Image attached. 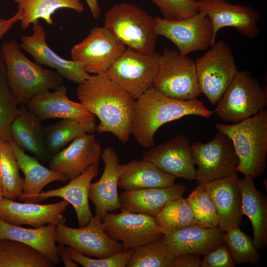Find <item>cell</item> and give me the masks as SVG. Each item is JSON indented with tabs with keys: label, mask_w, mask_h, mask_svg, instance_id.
Instances as JSON below:
<instances>
[{
	"label": "cell",
	"mask_w": 267,
	"mask_h": 267,
	"mask_svg": "<svg viewBox=\"0 0 267 267\" xmlns=\"http://www.w3.org/2000/svg\"><path fill=\"white\" fill-rule=\"evenodd\" d=\"M80 101L99 120L96 131L110 133L127 142L131 135L135 100L111 80L105 73L90 74L79 85Z\"/></svg>",
	"instance_id": "6da1fadb"
},
{
	"label": "cell",
	"mask_w": 267,
	"mask_h": 267,
	"mask_svg": "<svg viewBox=\"0 0 267 267\" xmlns=\"http://www.w3.org/2000/svg\"><path fill=\"white\" fill-rule=\"evenodd\" d=\"M214 113L197 98L178 100L151 87L135 101L131 135L141 146L151 148L156 131L164 124L188 115L209 118Z\"/></svg>",
	"instance_id": "7a4b0ae2"
},
{
	"label": "cell",
	"mask_w": 267,
	"mask_h": 267,
	"mask_svg": "<svg viewBox=\"0 0 267 267\" xmlns=\"http://www.w3.org/2000/svg\"><path fill=\"white\" fill-rule=\"evenodd\" d=\"M15 40L4 41L0 53L4 62L10 89L19 105H25L34 96L58 89L63 78L56 71L45 69L27 58Z\"/></svg>",
	"instance_id": "3957f363"
},
{
	"label": "cell",
	"mask_w": 267,
	"mask_h": 267,
	"mask_svg": "<svg viewBox=\"0 0 267 267\" xmlns=\"http://www.w3.org/2000/svg\"><path fill=\"white\" fill-rule=\"evenodd\" d=\"M216 127L233 143L238 158L237 171L253 178L261 176L266 168L267 110L237 123H219Z\"/></svg>",
	"instance_id": "277c9868"
},
{
	"label": "cell",
	"mask_w": 267,
	"mask_h": 267,
	"mask_svg": "<svg viewBox=\"0 0 267 267\" xmlns=\"http://www.w3.org/2000/svg\"><path fill=\"white\" fill-rule=\"evenodd\" d=\"M104 27L125 46L149 54L155 51L158 35L155 18L138 6L116 4L105 13Z\"/></svg>",
	"instance_id": "5b68a950"
},
{
	"label": "cell",
	"mask_w": 267,
	"mask_h": 267,
	"mask_svg": "<svg viewBox=\"0 0 267 267\" xmlns=\"http://www.w3.org/2000/svg\"><path fill=\"white\" fill-rule=\"evenodd\" d=\"M214 110L222 120L239 123L267 106V90L249 71H238Z\"/></svg>",
	"instance_id": "8992f818"
},
{
	"label": "cell",
	"mask_w": 267,
	"mask_h": 267,
	"mask_svg": "<svg viewBox=\"0 0 267 267\" xmlns=\"http://www.w3.org/2000/svg\"><path fill=\"white\" fill-rule=\"evenodd\" d=\"M152 87L168 97L182 100L201 95L195 61L178 51L165 48L160 54Z\"/></svg>",
	"instance_id": "52a82bcc"
},
{
	"label": "cell",
	"mask_w": 267,
	"mask_h": 267,
	"mask_svg": "<svg viewBox=\"0 0 267 267\" xmlns=\"http://www.w3.org/2000/svg\"><path fill=\"white\" fill-rule=\"evenodd\" d=\"M210 47L196 59L195 63L200 92L215 105L238 71L232 48L227 43L219 40Z\"/></svg>",
	"instance_id": "ba28073f"
},
{
	"label": "cell",
	"mask_w": 267,
	"mask_h": 267,
	"mask_svg": "<svg viewBox=\"0 0 267 267\" xmlns=\"http://www.w3.org/2000/svg\"><path fill=\"white\" fill-rule=\"evenodd\" d=\"M160 56L156 51L146 54L127 47L105 73L136 100L152 87Z\"/></svg>",
	"instance_id": "9c48e42d"
},
{
	"label": "cell",
	"mask_w": 267,
	"mask_h": 267,
	"mask_svg": "<svg viewBox=\"0 0 267 267\" xmlns=\"http://www.w3.org/2000/svg\"><path fill=\"white\" fill-rule=\"evenodd\" d=\"M197 169L196 179L204 184L237 173L238 158L231 139L219 132L210 141L191 145Z\"/></svg>",
	"instance_id": "30bf717a"
},
{
	"label": "cell",
	"mask_w": 267,
	"mask_h": 267,
	"mask_svg": "<svg viewBox=\"0 0 267 267\" xmlns=\"http://www.w3.org/2000/svg\"><path fill=\"white\" fill-rule=\"evenodd\" d=\"M55 239L56 242L84 255L97 258L108 257L126 249L122 243L106 234L101 217L96 214L87 225L81 227L72 228L65 223L57 225Z\"/></svg>",
	"instance_id": "8fae6325"
},
{
	"label": "cell",
	"mask_w": 267,
	"mask_h": 267,
	"mask_svg": "<svg viewBox=\"0 0 267 267\" xmlns=\"http://www.w3.org/2000/svg\"><path fill=\"white\" fill-rule=\"evenodd\" d=\"M155 25L158 36L170 40L182 55L206 50L212 45V23L202 10L191 17L178 21H169L156 17Z\"/></svg>",
	"instance_id": "7c38bea8"
},
{
	"label": "cell",
	"mask_w": 267,
	"mask_h": 267,
	"mask_svg": "<svg viewBox=\"0 0 267 267\" xmlns=\"http://www.w3.org/2000/svg\"><path fill=\"white\" fill-rule=\"evenodd\" d=\"M105 232L112 239L121 241L124 248L135 249L167 233L153 217L121 211L107 213L102 219Z\"/></svg>",
	"instance_id": "4fadbf2b"
},
{
	"label": "cell",
	"mask_w": 267,
	"mask_h": 267,
	"mask_svg": "<svg viewBox=\"0 0 267 267\" xmlns=\"http://www.w3.org/2000/svg\"><path fill=\"white\" fill-rule=\"evenodd\" d=\"M125 46L104 26L93 27L71 49L72 60L82 63L89 74L105 73L123 53Z\"/></svg>",
	"instance_id": "5bb4252c"
},
{
	"label": "cell",
	"mask_w": 267,
	"mask_h": 267,
	"mask_svg": "<svg viewBox=\"0 0 267 267\" xmlns=\"http://www.w3.org/2000/svg\"><path fill=\"white\" fill-rule=\"evenodd\" d=\"M200 10L209 17L212 25V45L219 30L233 27L244 37L256 38L259 34L260 13L252 6L233 4L226 0H198Z\"/></svg>",
	"instance_id": "9a60e30c"
},
{
	"label": "cell",
	"mask_w": 267,
	"mask_h": 267,
	"mask_svg": "<svg viewBox=\"0 0 267 267\" xmlns=\"http://www.w3.org/2000/svg\"><path fill=\"white\" fill-rule=\"evenodd\" d=\"M142 159L151 162L162 171L188 180L196 179L197 169L188 138L177 134L169 140L143 152Z\"/></svg>",
	"instance_id": "2e32d148"
},
{
	"label": "cell",
	"mask_w": 267,
	"mask_h": 267,
	"mask_svg": "<svg viewBox=\"0 0 267 267\" xmlns=\"http://www.w3.org/2000/svg\"><path fill=\"white\" fill-rule=\"evenodd\" d=\"M33 25V33L22 36L20 46L33 56L35 62L55 69L62 78L78 85L89 77L90 74L82 63L64 59L50 48L46 42L45 31L39 21Z\"/></svg>",
	"instance_id": "e0dca14e"
},
{
	"label": "cell",
	"mask_w": 267,
	"mask_h": 267,
	"mask_svg": "<svg viewBox=\"0 0 267 267\" xmlns=\"http://www.w3.org/2000/svg\"><path fill=\"white\" fill-rule=\"evenodd\" d=\"M69 204L64 199L58 203L40 204L17 202L3 197L0 200V218L18 226L39 227L48 223L58 225L65 223L66 219L63 213Z\"/></svg>",
	"instance_id": "ac0fdd59"
},
{
	"label": "cell",
	"mask_w": 267,
	"mask_h": 267,
	"mask_svg": "<svg viewBox=\"0 0 267 267\" xmlns=\"http://www.w3.org/2000/svg\"><path fill=\"white\" fill-rule=\"evenodd\" d=\"M101 153V147L96 140L95 134H85L52 156L49 169L65 175L70 180L79 176L89 166L98 165Z\"/></svg>",
	"instance_id": "d6986e66"
},
{
	"label": "cell",
	"mask_w": 267,
	"mask_h": 267,
	"mask_svg": "<svg viewBox=\"0 0 267 267\" xmlns=\"http://www.w3.org/2000/svg\"><path fill=\"white\" fill-rule=\"evenodd\" d=\"M240 180L236 173L203 184L216 208L219 227L224 232L242 222Z\"/></svg>",
	"instance_id": "ffe728a7"
},
{
	"label": "cell",
	"mask_w": 267,
	"mask_h": 267,
	"mask_svg": "<svg viewBox=\"0 0 267 267\" xmlns=\"http://www.w3.org/2000/svg\"><path fill=\"white\" fill-rule=\"evenodd\" d=\"M98 173V165H91L79 176L70 179L64 186L41 192L25 202L39 203L51 197L62 198L74 208L79 227L84 226L93 216L89 203V193L91 181Z\"/></svg>",
	"instance_id": "44dd1931"
},
{
	"label": "cell",
	"mask_w": 267,
	"mask_h": 267,
	"mask_svg": "<svg viewBox=\"0 0 267 267\" xmlns=\"http://www.w3.org/2000/svg\"><path fill=\"white\" fill-rule=\"evenodd\" d=\"M104 168L100 179L90 184L89 197L95 206L96 215L102 219L107 213L120 209L118 192L119 160L115 150L107 146L102 150Z\"/></svg>",
	"instance_id": "7402d4cb"
},
{
	"label": "cell",
	"mask_w": 267,
	"mask_h": 267,
	"mask_svg": "<svg viewBox=\"0 0 267 267\" xmlns=\"http://www.w3.org/2000/svg\"><path fill=\"white\" fill-rule=\"evenodd\" d=\"M41 121L61 118L87 120L95 118L81 103L73 101L63 84L54 91L49 90L34 96L26 105Z\"/></svg>",
	"instance_id": "603a6c76"
},
{
	"label": "cell",
	"mask_w": 267,
	"mask_h": 267,
	"mask_svg": "<svg viewBox=\"0 0 267 267\" xmlns=\"http://www.w3.org/2000/svg\"><path fill=\"white\" fill-rule=\"evenodd\" d=\"M224 233L219 227L206 228L195 224L170 231L162 238L174 257L186 254L204 255L223 243Z\"/></svg>",
	"instance_id": "cb8c5ba5"
},
{
	"label": "cell",
	"mask_w": 267,
	"mask_h": 267,
	"mask_svg": "<svg viewBox=\"0 0 267 267\" xmlns=\"http://www.w3.org/2000/svg\"><path fill=\"white\" fill-rule=\"evenodd\" d=\"M186 186L181 183L164 187L124 191L119 194L120 209L152 217L170 201L182 197Z\"/></svg>",
	"instance_id": "d4e9b609"
},
{
	"label": "cell",
	"mask_w": 267,
	"mask_h": 267,
	"mask_svg": "<svg viewBox=\"0 0 267 267\" xmlns=\"http://www.w3.org/2000/svg\"><path fill=\"white\" fill-rule=\"evenodd\" d=\"M42 122L26 105H21L11 124L10 131L12 140L21 150L46 162L50 160L51 156L45 145Z\"/></svg>",
	"instance_id": "484cf974"
},
{
	"label": "cell",
	"mask_w": 267,
	"mask_h": 267,
	"mask_svg": "<svg viewBox=\"0 0 267 267\" xmlns=\"http://www.w3.org/2000/svg\"><path fill=\"white\" fill-rule=\"evenodd\" d=\"M56 225L48 223L39 227L27 228L8 223L0 218V240L8 239L27 245L39 251L53 265L60 262L57 251Z\"/></svg>",
	"instance_id": "4316f807"
},
{
	"label": "cell",
	"mask_w": 267,
	"mask_h": 267,
	"mask_svg": "<svg viewBox=\"0 0 267 267\" xmlns=\"http://www.w3.org/2000/svg\"><path fill=\"white\" fill-rule=\"evenodd\" d=\"M118 187L124 191L170 186L176 177L144 160H134L120 165Z\"/></svg>",
	"instance_id": "83f0119b"
},
{
	"label": "cell",
	"mask_w": 267,
	"mask_h": 267,
	"mask_svg": "<svg viewBox=\"0 0 267 267\" xmlns=\"http://www.w3.org/2000/svg\"><path fill=\"white\" fill-rule=\"evenodd\" d=\"M240 186L242 213L251 222L253 243L258 250L264 249L267 246V196L256 188L251 177L240 179Z\"/></svg>",
	"instance_id": "f1b7e54d"
},
{
	"label": "cell",
	"mask_w": 267,
	"mask_h": 267,
	"mask_svg": "<svg viewBox=\"0 0 267 267\" xmlns=\"http://www.w3.org/2000/svg\"><path fill=\"white\" fill-rule=\"evenodd\" d=\"M16 158L19 167L25 178L22 192L18 199L25 201L30 197L40 194L48 184L69 180L64 174L48 169L42 165L36 157L27 154L12 139L9 141Z\"/></svg>",
	"instance_id": "f546056e"
},
{
	"label": "cell",
	"mask_w": 267,
	"mask_h": 267,
	"mask_svg": "<svg viewBox=\"0 0 267 267\" xmlns=\"http://www.w3.org/2000/svg\"><path fill=\"white\" fill-rule=\"evenodd\" d=\"M95 119L78 120L62 119L44 127V137L47 149L52 156L81 135L96 131Z\"/></svg>",
	"instance_id": "4dcf8cb0"
},
{
	"label": "cell",
	"mask_w": 267,
	"mask_h": 267,
	"mask_svg": "<svg viewBox=\"0 0 267 267\" xmlns=\"http://www.w3.org/2000/svg\"><path fill=\"white\" fill-rule=\"evenodd\" d=\"M22 12L20 20L22 30L42 19L49 25L53 24L51 15L61 8H69L78 12L84 10L81 0H14Z\"/></svg>",
	"instance_id": "1f68e13d"
},
{
	"label": "cell",
	"mask_w": 267,
	"mask_h": 267,
	"mask_svg": "<svg viewBox=\"0 0 267 267\" xmlns=\"http://www.w3.org/2000/svg\"><path fill=\"white\" fill-rule=\"evenodd\" d=\"M54 265L35 249L8 239L0 240V267H53Z\"/></svg>",
	"instance_id": "d6a6232c"
},
{
	"label": "cell",
	"mask_w": 267,
	"mask_h": 267,
	"mask_svg": "<svg viewBox=\"0 0 267 267\" xmlns=\"http://www.w3.org/2000/svg\"><path fill=\"white\" fill-rule=\"evenodd\" d=\"M7 140L0 138V180L3 197L15 200L22 192L24 179Z\"/></svg>",
	"instance_id": "836d02e7"
},
{
	"label": "cell",
	"mask_w": 267,
	"mask_h": 267,
	"mask_svg": "<svg viewBox=\"0 0 267 267\" xmlns=\"http://www.w3.org/2000/svg\"><path fill=\"white\" fill-rule=\"evenodd\" d=\"M153 217L157 225L164 229L167 233L195 224L188 200L183 197L168 202Z\"/></svg>",
	"instance_id": "e575fe53"
},
{
	"label": "cell",
	"mask_w": 267,
	"mask_h": 267,
	"mask_svg": "<svg viewBox=\"0 0 267 267\" xmlns=\"http://www.w3.org/2000/svg\"><path fill=\"white\" fill-rule=\"evenodd\" d=\"M174 257L161 237L134 249L126 267H171Z\"/></svg>",
	"instance_id": "d590c367"
},
{
	"label": "cell",
	"mask_w": 267,
	"mask_h": 267,
	"mask_svg": "<svg viewBox=\"0 0 267 267\" xmlns=\"http://www.w3.org/2000/svg\"><path fill=\"white\" fill-rule=\"evenodd\" d=\"M223 240L235 265H258L260 263L259 250L254 245L253 239L239 226L233 227L224 232Z\"/></svg>",
	"instance_id": "8d00e7d4"
},
{
	"label": "cell",
	"mask_w": 267,
	"mask_h": 267,
	"mask_svg": "<svg viewBox=\"0 0 267 267\" xmlns=\"http://www.w3.org/2000/svg\"><path fill=\"white\" fill-rule=\"evenodd\" d=\"M18 104L9 87L6 67L0 53V136L12 140L10 125L18 112Z\"/></svg>",
	"instance_id": "74e56055"
},
{
	"label": "cell",
	"mask_w": 267,
	"mask_h": 267,
	"mask_svg": "<svg viewBox=\"0 0 267 267\" xmlns=\"http://www.w3.org/2000/svg\"><path fill=\"white\" fill-rule=\"evenodd\" d=\"M187 199L196 225L206 228L219 227V219L216 208L203 184L198 183Z\"/></svg>",
	"instance_id": "f35d334b"
},
{
	"label": "cell",
	"mask_w": 267,
	"mask_h": 267,
	"mask_svg": "<svg viewBox=\"0 0 267 267\" xmlns=\"http://www.w3.org/2000/svg\"><path fill=\"white\" fill-rule=\"evenodd\" d=\"M158 7L163 18L178 21L191 17L200 11L198 0H150Z\"/></svg>",
	"instance_id": "ab89813d"
},
{
	"label": "cell",
	"mask_w": 267,
	"mask_h": 267,
	"mask_svg": "<svg viewBox=\"0 0 267 267\" xmlns=\"http://www.w3.org/2000/svg\"><path fill=\"white\" fill-rule=\"evenodd\" d=\"M67 248L72 260L84 267H125L134 252V249H127L108 257L92 259L69 246Z\"/></svg>",
	"instance_id": "60d3db41"
},
{
	"label": "cell",
	"mask_w": 267,
	"mask_h": 267,
	"mask_svg": "<svg viewBox=\"0 0 267 267\" xmlns=\"http://www.w3.org/2000/svg\"><path fill=\"white\" fill-rule=\"evenodd\" d=\"M234 262L227 246L222 243L204 255L201 267H234Z\"/></svg>",
	"instance_id": "b9f144b4"
},
{
	"label": "cell",
	"mask_w": 267,
	"mask_h": 267,
	"mask_svg": "<svg viewBox=\"0 0 267 267\" xmlns=\"http://www.w3.org/2000/svg\"><path fill=\"white\" fill-rule=\"evenodd\" d=\"M201 255L186 254L175 256L171 267H201Z\"/></svg>",
	"instance_id": "7bdbcfd3"
},
{
	"label": "cell",
	"mask_w": 267,
	"mask_h": 267,
	"mask_svg": "<svg viewBox=\"0 0 267 267\" xmlns=\"http://www.w3.org/2000/svg\"><path fill=\"white\" fill-rule=\"evenodd\" d=\"M22 16V11L18 10L14 15L10 18L0 19V41L13 26L20 20Z\"/></svg>",
	"instance_id": "ee69618b"
},
{
	"label": "cell",
	"mask_w": 267,
	"mask_h": 267,
	"mask_svg": "<svg viewBox=\"0 0 267 267\" xmlns=\"http://www.w3.org/2000/svg\"><path fill=\"white\" fill-rule=\"evenodd\" d=\"M57 251L60 260L63 262L66 267H78V264L72 260L68 253L67 246L59 243L57 245Z\"/></svg>",
	"instance_id": "f6af8a7d"
},
{
	"label": "cell",
	"mask_w": 267,
	"mask_h": 267,
	"mask_svg": "<svg viewBox=\"0 0 267 267\" xmlns=\"http://www.w3.org/2000/svg\"><path fill=\"white\" fill-rule=\"evenodd\" d=\"M92 17L94 19H98L101 13V9L98 0H86Z\"/></svg>",
	"instance_id": "bcb514c9"
},
{
	"label": "cell",
	"mask_w": 267,
	"mask_h": 267,
	"mask_svg": "<svg viewBox=\"0 0 267 267\" xmlns=\"http://www.w3.org/2000/svg\"><path fill=\"white\" fill-rule=\"evenodd\" d=\"M3 197V193H2L1 184L0 180V200Z\"/></svg>",
	"instance_id": "7dc6e473"
},
{
	"label": "cell",
	"mask_w": 267,
	"mask_h": 267,
	"mask_svg": "<svg viewBox=\"0 0 267 267\" xmlns=\"http://www.w3.org/2000/svg\"><path fill=\"white\" fill-rule=\"evenodd\" d=\"M0 138H1L0 136Z\"/></svg>",
	"instance_id": "c3c4849f"
}]
</instances>
